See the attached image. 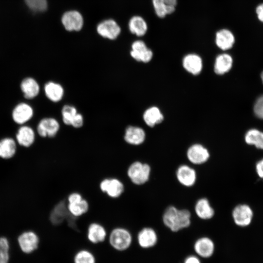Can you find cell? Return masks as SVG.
I'll return each mask as SVG.
<instances>
[{
  "mask_svg": "<svg viewBox=\"0 0 263 263\" xmlns=\"http://www.w3.org/2000/svg\"><path fill=\"white\" fill-rule=\"evenodd\" d=\"M27 6L33 12H42L47 8V0H24Z\"/></svg>",
  "mask_w": 263,
  "mask_h": 263,
  "instance_id": "cell-34",
  "label": "cell"
},
{
  "mask_svg": "<svg viewBox=\"0 0 263 263\" xmlns=\"http://www.w3.org/2000/svg\"><path fill=\"white\" fill-rule=\"evenodd\" d=\"M74 263H96L94 253L90 250L82 248L77 250L73 257Z\"/></svg>",
  "mask_w": 263,
  "mask_h": 263,
  "instance_id": "cell-32",
  "label": "cell"
},
{
  "mask_svg": "<svg viewBox=\"0 0 263 263\" xmlns=\"http://www.w3.org/2000/svg\"><path fill=\"white\" fill-rule=\"evenodd\" d=\"M162 220L167 227L176 232L189 226L191 213L187 209H178L173 206H170L164 211Z\"/></svg>",
  "mask_w": 263,
  "mask_h": 263,
  "instance_id": "cell-1",
  "label": "cell"
},
{
  "mask_svg": "<svg viewBox=\"0 0 263 263\" xmlns=\"http://www.w3.org/2000/svg\"><path fill=\"white\" fill-rule=\"evenodd\" d=\"M245 142L254 145L257 149L263 150V132L255 129L247 131L244 136Z\"/></svg>",
  "mask_w": 263,
  "mask_h": 263,
  "instance_id": "cell-31",
  "label": "cell"
},
{
  "mask_svg": "<svg viewBox=\"0 0 263 263\" xmlns=\"http://www.w3.org/2000/svg\"><path fill=\"white\" fill-rule=\"evenodd\" d=\"M61 21L65 29L69 31H79L83 25L82 16L75 10L65 12L62 17Z\"/></svg>",
  "mask_w": 263,
  "mask_h": 263,
  "instance_id": "cell-13",
  "label": "cell"
},
{
  "mask_svg": "<svg viewBox=\"0 0 263 263\" xmlns=\"http://www.w3.org/2000/svg\"><path fill=\"white\" fill-rule=\"evenodd\" d=\"M130 55L136 61L146 63L152 59L153 52L147 47L144 41L137 40L132 43Z\"/></svg>",
  "mask_w": 263,
  "mask_h": 263,
  "instance_id": "cell-12",
  "label": "cell"
},
{
  "mask_svg": "<svg viewBox=\"0 0 263 263\" xmlns=\"http://www.w3.org/2000/svg\"><path fill=\"white\" fill-rule=\"evenodd\" d=\"M183 263H201L200 257L197 255H191L187 256Z\"/></svg>",
  "mask_w": 263,
  "mask_h": 263,
  "instance_id": "cell-39",
  "label": "cell"
},
{
  "mask_svg": "<svg viewBox=\"0 0 263 263\" xmlns=\"http://www.w3.org/2000/svg\"><path fill=\"white\" fill-rule=\"evenodd\" d=\"M254 111L257 117L263 119V95L257 100L254 105Z\"/></svg>",
  "mask_w": 263,
  "mask_h": 263,
  "instance_id": "cell-36",
  "label": "cell"
},
{
  "mask_svg": "<svg viewBox=\"0 0 263 263\" xmlns=\"http://www.w3.org/2000/svg\"><path fill=\"white\" fill-rule=\"evenodd\" d=\"M76 108L71 105H65L62 109V120L65 124L71 125L74 118L77 114Z\"/></svg>",
  "mask_w": 263,
  "mask_h": 263,
  "instance_id": "cell-33",
  "label": "cell"
},
{
  "mask_svg": "<svg viewBox=\"0 0 263 263\" xmlns=\"http://www.w3.org/2000/svg\"><path fill=\"white\" fill-rule=\"evenodd\" d=\"M255 169L258 176L263 179V158L257 162Z\"/></svg>",
  "mask_w": 263,
  "mask_h": 263,
  "instance_id": "cell-38",
  "label": "cell"
},
{
  "mask_svg": "<svg viewBox=\"0 0 263 263\" xmlns=\"http://www.w3.org/2000/svg\"><path fill=\"white\" fill-rule=\"evenodd\" d=\"M150 173L151 167L150 165L140 161L132 162L126 171L128 178L136 186H141L148 182Z\"/></svg>",
  "mask_w": 263,
  "mask_h": 263,
  "instance_id": "cell-3",
  "label": "cell"
},
{
  "mask_svg": "<svg viewBox=\"0 0 263 263\" xmlns=\"http://www.w3.org/2000/svg\"><path fill=\"white\" fill-rule=\"evenodd\" d=\"M179 0H151L156 17L163 19L173 15L176 11Z\"/></svg>",
  "mask_w": 263,
  "mask_h": 263,
  "instance_id": "cell-5",
  "label": "cell"
},
{
  "mask_svg": "<svg viewBox=\"0 0 263 263\" xmlns=\"http://www.w3.org/2000/svg\"><path fill=\"white\" fill-rule=\"evenodd\" d=\"M59 124L55 118L47 117L42 119L37 126V132L42 137H53L57 133Z\"/></svg>",
  "mask_w": 263,
  "mask_h": 263,
  "instance_id": "cell-16",
  "label": "cell"
},
{
  "mask_svg": "<svg viewBox=\"0 0 263 263\" xmlns=\"http://www.w3.org/2000/svg\"><path fill=\"white\" fill-rule=\"evenodd\" d=\"M261 78L263 82V72L261 74Z\"/></svg>",
  "mask_w": 263,
  "mask_h": 263,
  "instance_id": "cell-41",
  "label": "cell"
},
{
  "mask_svg": "<svg viewBox=\"0 0 263 263\" xmlns=\"http://www.w3.org/2000/svg\"><path fill=\"white\" fill-rule=\"evenodd\" d=\"M143 119L148 126L153 127L156 124L161 123L163 120L164 117L157 107H151L144 112Z\"/></svg>",
  "mask_w": 263,
  "mask_h": 263,
  "instance_id": "cell-29",
  "label": "cell"
},
{
  "mask_svg": "<svg viewBox=\"0 0 263 263\" xmlns=\"http://www.w3.org/2000/svg\"><path fill=\"white\" fill-rule=\"evenodd\" d=\"M129 28L132 34L141 37L147 34L149 26L147 22L142 17L134 16L129 20Z\"/></svg>",
  "mask_w": 263,
  "mask_h": 263,
  "instance_id": "cell-23",
  "label": "cell"
},
{
  "mask_svg": "<svg viewBox=\"0 0 263 263\" xmlns=\"http://www.w3.org/2000/svg\"><path fill=\"white\" fill-rule=\"evenodd\" d=\"M188 160L194 165H202L206 163L210 157L208 150L200 144L190 146L187 151Z\"/></svg>",
  "mask_w": 263,
  "mask_h": 263,
  "instance_id": "cell-7",
  "label": "cell"
},
{
  "mask_svg": "<svg viewBox=\"0 0 263 263\" xmlns=\"http://www.w3.org/2000/svg\"><path fill=\"white\" fill-rule=\"evenodd\" d=\"M86 236L90 243L97 244L106 240L108 236V232L103 225L94 222L90 223L88 226Z\"/></svg>",
  "mask_w": 263,
  "mask_h": 263,
  "instance_id": "cell-10",
  "label": "cell"
},
{
  "mask_svg": "<svg viewBox=\"0 0 263 263\" xmlns=\"http://www.w3.org/2000/svg\"><path fill=\"white\" fill-rule=\"evenodd\" d=\"M183 65L184 68L189 73L195 75H198L202 69V60L197 54H189L184 57Z\"/></svg>",
  "mask_w": 263,
  "mask_h": 263,
  "instance_id": "cell-22",
  "label": "cell"
},
{
  "mask_svg": "<svg viewBox=\"0 0 263 263\" xmlns=\"http://www.w3.org/2000/svg\"><path fill=\"white\" fill-rule=\"evenodd\" d=\"M9 244L5 237H0V263H8L9 259Z\"/></svg>",
  "mask_w": 263,
  "mask_h": 263,
  "instance_id": "cell-35",
  "label": "cell"
},
{
  "mask_svg": "<svg viewBox=\"0 0 263 263\" xmlns=\"http://www.w3.org/2000/svg\"><path fill=\"white\" fill-rule=\"evenodd\" d=\"M67 208L72 216L77 218L89 211L90 204L88 200L83 198L79 201L72 203H67Z\"/></svg>",
  "mask_w": 263,
  "mask_h": 263,
  "instance_id": "cell-27",
  "label": "cell"
},
{
  "mask_svg": "<svg viewBox=\"0 0 263 263\" xmlns=\"http://www.w3.org/2000/svg\"><path fill=\"white\" fill-rule=\"evenodd\" d=\"M194 210L198 217L205 220L211 219L215 214L213 208L206 198H201L197 200L195 205Z\"/></svg>",
  "mask_w": 263,
  "mask_h": 263,
  "instance_id": "cell-20",
  "label": "cell"
},
{
  "mask_svg": "<svg viewBox=\"0 0 263 263\" xmlns=\"http://www.w3.org/2000/svg\"><path fill=\"white\" fill-rule=\"evenodd\" d=\"M193 249L196 255L200 258L207 259L214 254L215 245L213 241L210 238L204 236L197 239L193 245Z\"/></svg>",
  "mask_w": 263,
  "mask_h": 263,
  "instance_id": "cell-8",
  "label": "cell"
},
{
  "mask_svg": "<svg viewBox=\"0 0 263 263\" xmlns=\"http://www.w3.org/2000/svg\"><path fill=\"white\" fill-rule=\"evenodd\" d=\"M16 151V144L15 140L10 137H6L0 140V157L4 159L12 157Z\"/></svg>",
  "mask_w": 263,
  "mask_h": 263,
  "instance_id": "cell-30",
  "label": "cell"
},
{
  "mask_svg": "<svg viewBox=\"0 0 263 263\" xmlns=\"http://www.w3.org/2000/svg\"><path fill=\"white\" fill-rule=\"evenodd\" d=\"M97 33L102 37L110 39H116L121 32V29L113 19L105 20L97 26Z\"/></svg>",
  "mask_w": 263,
  "mask_h": 263,
  "instance_id": "cell-18",
  "label": "cell"
},
{
  "mask_svg": "<svg viewBox=\"0 0 263 263\" xmlns=\"http://www.w3.org/2000/svg\"><path fill=\"white\" fill-rule=\"evenodd\" d=\"M21 250L25 253H30L37 249L39 238L34 232L26 231L21 234L18 239Z\"/></svg>",
  "mask_w": 263,
  "mask_h": 263,
  "instance_id": "cell-14",
  "label": "cell"
},
{
  "mask_svg": "<svg viewBox=\"0 0 263 263\" xmlns=\"http://www.w3.org/2000/svg\"><path fill=\"white\" fill-rule=\"evenodd\" d=\"M177 181L182 186L191 187L196 183L197 174L195 170L187 165H180L176 171Z\"/></svg>",
  "mask_w": 263,
  "mask_h": 263,
  "instance_id": "cell-15",
  "label": "cell"
},
{
  "mask_svg": "<svg viewBox=\"0 0 263 263\" xmlns=\"http://www.w3.org/2000/svg\"><path fill=\"white\" fill-rule=\"evenodd\" d=\"M99 188L101 191L112 199L119 198L125 191L123 182L116 177L103 179L99 184Z\"/></svg>",
  "mask_w": 263,
  "mask_h": 263,
  "instance_id": "cell-4",
  "label": "cell"
},
{
  "mask_svg": "<svg viewBox=\"0 0 263 263\" xmlns=\"http://www.w3.org/2000/svg\"><path fill=\"white\" fill-rule=\"evenodd\" d=\"M233 59L231 56L226 53L218 55L215 59L214 71L218 75H223L228 72L232 67Z\"/></svg>",
  "mask_w": 263,
  "mask_h": 263,
  "instance_id": "cell-26",
  "label": "cell"
},
{
  "mask_svg": "<svg viewBox=\"0 0 263 263\" xmlns=\"http://www.w3.org/2000/svg\"><path fill=\"white\" fill-rule=\"evenodd\" d=\"M146 138L145 131L142 128L130 126L125 130L124 140L129 144L138 146L144 143Z\"/></svg>",
  "mask_w": 263,
  "mask_h": 263,
  "instance_id": "cell-19",
  "label": "cell"
},
{
  "mask_svg": "<svg viewBox=\"0 0 263 263\" xmlns=\"http://www.w3.org/2000/svg\"><path fill=\"white\" fill-rule=\"evenodd\" d=\"M137 242L139 246L143 249L152 248L158 242L157 234L152 227H144L138 232Z\"/></svg>",
  "mask_w": 263,
  "mask_h": 263,
  "instance_id": "cell-11",
  "label": "cell"
},
{
  "mask_svg": "<svg viewBox=\"0 0 263 263\" xmlns=\"http://www.w3.org/2000/svg\"><path fill=\"white\" fill-rule=\"evenodd\" d=\"M69 212L67 208V204L61 202L57 204L52 210L50 214V220L52 224L57 225L62 223L68 217Z\"/></svg>",
  "mask_w": 263,
  "mask_h": 263,
  "instance_id": "cell-28",
  "label": "cell"
},
{
  "mask_svg": "<svg viewBox=\"0 0 263 263\" xmlns=\"http://www.w3.org/2000/svg\"><path fill=\"white\" fill-rule=\"evenodd\" d=\"M20 88L24 97L27 99L36 97L38 94L40 90L38 82L31 77L24 78L20 83Z\"/></svg>",
  "mask_w": 263,
  "mask_h": 263,
  "instance_id": "cell-21",
  "label": "cell"
},
{
  "mask_svg": "<svg viewBox=\"0 0 263 263\" xmlns=\"http://www.w3.org/2000/svg\"><path fill=\"white\" fill-rule=\"evenodd\" d=\"M132 236L130 231L123 226L113 228L108 236L110 246L118 252H123L129 249L132 243Z\"/></svg>",
  "mask_w": 263,
  "mask_h": 263,
  "instance_id": "cell-2",
  "label": "cell"
},
{
  "mask_svg": "<svg viewBox=\"0 0 263 263\" xmlns=\"http://www.w3.org/2000/svg\"><path fill=\"white\" fill-rule=\"evenodd\" d=\"M256 13L259 20L263 23V3L259 4L257 6Z\"/></svg>",
  "mask_w": 263,
  "mask_h": 263,
  "instance_id": "cell-40",
  "label": "cell"
},
{
  "mask_svg": "<svg viewBox=\"0 0 263 263\" xmlns=\"http://www.w3.org/2000/svg\"><path fill=\"white\" fill-rule=\"evenodd\" d=\"M33 114L34 111L32 107L26 103L21 102L14 107L12 116L16 123L21 125L30 120Z\"/></svg>",
  "mask_w": 263,
  "mask_h": 263,
  "instance_id": "cell-17",
  "label": "cell"
},
{
  "mask_svg": "<svg viewBox=\"0 0 263 263\" xmlns=\"http://www.w3.org/2000/svg\"><path fill=\"white\" fill-rule=\"evenodd\" d=\"M44 89L45 95L52 102H59L63 97L64 89L59 83L48 82L45 84Z\"/></svg>",
  "mask_w": 263,
  "mask_h": 263,
  "instance_id": "cell-24",
  "label": "cell"
},
{
  "mask_svg": "<svg viewBox=\"0 0 263 263\" xmlns=\"http://www.w3.org/2000/svg\"><path fill=\"white\" fill-rule=\"evenodd\" d=\"M16 139L18 143L25 147L31 146L35 139V134L32 128L28 126L20 127L16 134Z\"/></svg>",
  "mask_w": 263,
  "mask_h": 263,
  "instance_id": "cell-25",
  "label": "cell"
},
{
  "mask_svg": "<svg viewBox=\"0 0 263 263\" xmlns=\"http://www.w3.org/2000/svg\"><path fill=\"white\" fill-rule=\"evenodd\" d=\"M83 124V117L82 114L77 113L73 120L71 125L75 128H79L82 126Z\"/></svg>",
  "mask_w": 263,
  "mask_h": 263,
  "instance_id": "cell-37",
  "label": "cell"
},
{
  "mask_svg": "<svg viewBox=\"0 0 263 263\" xmlns=\"http://www.w3.org/2000/svg\"><path fill=\"white\" fill-rule=\"evenodd\" d=\"M232 216L234 223L238 226L245 227L249 225L253 218V211L246 204H239L233 209Z\"/></svg>",
  "mask_w": 263,
  "mask_h": 263,
  "instance_id": "cell-6",
  "label": "cell"
},
{
  "mask_svg": "<svg viewBox=\"0 0 263 263\" xmlns=\"http://www.w3.org/2000/svg\"><path fill=\"white\" fill-rule=\"evenodd\" d=\"M214 40L218 48L222 50L226 51L233 47L235 42V37L230 29L221 28L216 31Z\"/></svg>",
  "mask_w": 263,
  "mask_h": 263,
  "instance_id": "cell-9",
  "label": "cell"
}]
</instances>
